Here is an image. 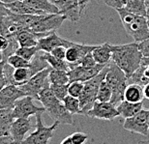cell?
Here are the masks:
<instances>
[{
  "label": "cell",
  "mask_w": 149,
  "mask_h": 144,
  "mask_svg": "<svg viewBox=\"0 0 149 144\" xmlns=\"http://www.w3.org/2000/svg\"><path fill=\"white\" fill-rule=\"evenodd\" d=\"M148 127H149V118H148Z\"/></svg>",
  "instance_id": "cell-53"
},
{
  "label": "cell",
  "mask_w": 149,
  "mask_h": 144,
  "mask_svg": "<svg viewBox=\"0 0 149 144\" xmlns=\"http://www.w3.org/2000/svg\"><path fill=\"white\" fill-rule=\"evenodd\" d=\"M115 47L116 45H111L109 43L97 46L92 51L95 61L101 65H108L111 61V55L113 50L115 49Z\"/></svg>",
  "instance_id": "cell-19"
},
{
  "label": "cell",
  "mask_w": 149,
  "mask_h": 144,
  "mask_svg": "<svg viewBox=\"0 0 149 144\" xmlns=\"http://www.w3.org/2000/svg\"><path fill=\"white\" fill-rule=\"evenodd\" d=\"M46 111L49 113V115L52 117L54 121L58 122L59 124L71 125V126L74 125L73 114L68 111L61 101L57 102V103L54 104L53 106L49 107L47 109H46Z\"/></svg>",
  "instance_id": "cell-17"
},
{
  "label": "cell",
  "mask_w": 149,
  "mask_h": 144,
  "mask_svg": "<svg viewBox=\"0 0 149 144\" xmlns=\"http://www.w3.org/2000/svg\"><path fill=\"white\" fill-rule=\"evenodd\" d=\"M9 65L12 66L14 69H17V68H26L30 66V62L27 61V60L23 59L22 57H20L19 55L17 54H13L11 55L10 57L7 59V61Z\"/></svg>",
  "instance_id": "cell-33"
},
{
  "label": "cell",
  "mask_w": 149,
  "mask_h": 144,
  "mask_svg": "<svg viewBox=\"0 0 149 144\" xmlns=\"http://www.w3.org/2000/svg\"><path fill=\"white\" fill-rule=\"evenodd\" d=\"M146 19H147V23H148V28H149V9L147 10V14H146Z\"/></svg>",
  "instance_id": "cell-49"
},
{
  "label": "cell",
  "mask_w": 149,
  "mask_h": 144,
  "mask_svg": "<svg viewBox=\"0 0 149 144\" xmlns=\"http://www.w3.org/2000/svg\"><path fill=\"white\" fill-rule=\"evenodd\" d=\"M44 14H59L57 6L49 0H22Z\"/></svg>",
  "instance_id": "cell-24"
},
{
  "label": "cell",
  "mask_w": 149,
  "mask_h": 144,
  "mask_svg": "<svg viewBox=\"0 0 149 144\" xmlns=\"http://www.w3.org/2000/svg\"><path fill=\"white\" fill-rule=\"evenodd\" d=\"M5 61H1L0 62V91L4 88L6 85H8V82L6 80L5 74H4V64Z\"/></svg>",
  "instance_id": "cell-41"
},
{
  "label": "cell",
  "mask_w": 149,
  "mask_h": 144,
  "mask_svg": "<svg viewBox=\"0 0 149 144\" xmlns=\"http://www.w3.org/2000/svg\"><path fill=\"white\" fill-rule=\"evenodd\" d=\"M64 20H66V17L61 14L40 15L27 30L36 34L47 35L60 28Z\"/></svg>",
  "instance_id": "cell-5"
},
{
  "label": "cell",
  "mask_w": 149,
  "mask_h": 144,
  "mask_svg": "<svg viewBox=\"0 0 149 144\" xmlns=\"http://www.w3.org/2000/svg\"><path fill=\"white\" fill-rule=\"evenodd\" d=\"M97 46H88L84 44L74 43L72 47L66 49L65 61L69 65V70L76 66H79L82 58L89 52H92Z\"/></svg>",
  "instance_id": "cell-11"
},
{
  "label": "cell",
  "mask_w": 149,
  "mask_h": 144,
  "mask_svg": "<svg viewBox=\"0 0 149 144\" xmlns=\"http://www.w3.org/2000/svg\"><path fill=\"white\" fill-rule=\"evenodd\" d=\"M39 51L37 46L36 47H19V49L16 50V54L19 55L23 59L31 62V60L35 57Z\"/></svg>",
  "instance_id": "cell-31"
},
{
  "label": "cell",
  "mask_w": 149,
  "mask_h": 144,
  "mask_svg": "<svg viewBox=\"0 0 149 144\" xmlns=\"http://www.w3.org/2000/svg\"><path fill=\"white\" fill-rule=\"evenodd\" d=\"M142 53L139 49V43L116 45L111 55V61L121 69L128 79L141 66Z\"/></svg>",
  "instance_id": "cell-1"
},
{
  "label": "cell",
  "mask_w": 149,
  "mask_h": 144,
  "mask_svg": "<svg viewBox=\"0 0 149 144\" xmlns=\"http://www.w3.org/2000/svg\"><path fill=\"white\" fill-rule=\"evenodd\" d=\"M15 120L12 109H0V136H10V128Z\"/></svg>",
  "instance_id": "cell-25"
},
{
  "label": "cell",
  "mask_w": 149,
  "mask_h": 144,
  "mask_svg": "<svg viewBox=\"0 0 149 144\" xmlns=\"http://www.w3.org/2000/svg\"><path fill=\"white\" fill-rule=\"evenodd\" d=\"M116 12L119 15L127 34L131 36L136 43H141L149 38V28L146 17L133 14L125 8L117 9Z\"/></svg>",
  "instance_id": "cell-2"
},
{
  "label": "cell",
  "mask_w": 149,
  "mask_h": 144,
  "mask_svg": "<svg viewBox=\"0 0 149 144\" xmlns=\"http://www.w3.org/2000/svg\"><path fill=\"white\" fill-rule=\"evenodd\" d=\"M144 2H145V5H146L147 9H149V0H144Z\"/></svg>",
  "instance_id": "cell-50"
},
{
  "label": "cell",
  "mask_w": 149,
  "mask_h": 144,
  "mask_svg": "<svg viewBox=\"0 0 149 144\" xmlns=\"http://www.w3.org/2000/svg\"><path fill=\"white\" fill-rule=\"evenodd\" d=\"M19 86L8 84L0 91V109H13L17 100L24 97Z\"/></svg>",
  "instance_id": "cell-15"
},
{
  "label": "cell",
  "mask_w": 149,
  "mask_h": 144,
  "mask_svg": "<svg viewBox=\"0 0 149 144\" xmlns=\"http://www.w3.org/2000/svg\"><path fill=\"white\" fill-rule=\"evenodd\" d=\"M40 101L43 106L45 107V109H47L49 107L53 106L54 104H56L59 100L55 97L54 94L52 93V91L49 88V84L47 85L42 91L39 93V100Z\"/></svg>",
  "instance_id": "cell-28"
},
{
  "label": "cell",
  "mask_w": 149,
  "mask_h": 144,
  "mask_svg": "<svg viewBox=\"0 0 149 144\" xmlns=\"http://www.w3.org/2000/svg\"><path fill=\"white\" fill-rule=\"evenodd\" d=\"M143 99L144 95L142 86L136 84V83H131L127 85L124 92V100L131 102V103H141Z\"/></svg>",
  "instance_id": "cell-23"
},
{
  "label": "cell",
  "mask_w": 149,
  "mask_h": 144,
  "mask_svg": "<svg viewBox=\"0 0 149 144\" xmlns=\"http://www.w3.org/2000/svg\"><path fill=\"white\" fill-rule=\"evenodd\" d=\"M10 13H11V12L9 11L7 8H6L4 3L0 1V19H3L4 17H7Z\"/></svg>",
  "instance_id": "cell-43"
},
{
  "label": "cell",
  "mask_w": 149,
  "mask_h": 144,
  "mask_svg": "<svg viewBox=\"0 0 149 144\" xmlns=\"http://www.w3.org/2000/svg\"><path fill=\"white\" fill-rule=\"evenodd\" d=\"M68 85L69 84H50L49 88L59 101H63L68 95Z\"/></svg>",
  "instance_id": "cell-34"
},
{
  "label": "cell",
  "mask_w": 149,
  "mask_h": 144,
  "mask_svg": "<svg viewBox=\"0 0 149 144\" xmlns=\"http://www.w3.org/2000/svg\"><path fill=\"white\" fill-rule=\"evenodd\" d=\"M49 81L50 84H69L70 79L68 72L50 69L49 74Z\"/></svg>",
  "instance_id": "cell-29"
},
{
  "label": "cell",
  "mask_w": 149,
  "mask_h": 144,
  "mask_svg": "<svg viewBox=\"0 0 149 144\" xmlns=\"http://www.w3.org/2000/svg\"><path fill=\"white\" fill-rule=\"evenodd\" d=\"M138 144H149V140H139Z\"/></svg>",
  "instance_id": "cell-48"
},
{
  "label": "cell",
  "mask_w": 149,
  "mask_h": 144,
  "mask_svg": "<svg viewBox=\"0 0 149 144\" xmlns=\"http://www.w3.org/2000/svg\"><path fill=\"white\" fill-rule=\"evenodd\" d=\"M50 69H52L50 67H47L43 71L39 72L36 74H34L28 81L23 83L22 85H19V88L24 93L25 96H29L34 100H39V93L47 85L49 84V74Z\"/></svg>",
  "instance_id": "cell-7"
},
{
  "label": "cell",
  "mask_w": 149,
  "mask_h": 144,
  "mask_svg": "<svg viewBox=\"0 0 149 144\" xmlns=\"http://www.w3.org/2000/svg\"><path fill=\"white\" fill-rule=\"evenodd\" d=\"M97 64H98V63L95 61L92 52H89L82 58L81 62H80L79 65L82 66V67H84V68H93Z\"/></svg>",
  "instance_id": "cell-36"
},
{
  "label": "cell",
  "mask_w": 149,
  "mask_h": 144,
  "mask_svg": "<svg viewBox=\"0 0 149 144\" xmlns=\"http://www.w3.org/2000/svg\"><path fill=\"white\" fill-rule=\"evenodd\" d=\"M58 126L59 123L55 121L52 126L46 127L43 123L42 113H39L36 115L35 131L27 137H25L22 144H49V140L52 139Z\"/></svg>",
  "instance_id": "cell-6"
},
{
  "label": "cell",
  "mask_w": 149,
  "mask_h": 144,
  "mask_svg": "<svg viewBox=\"0 0 149 144\" xmlns=\"http://www.w3.org/2000/svg\"><path fill=\"white\" fill-rule=\"evenodd\" d=\"M33 128L28 118H16L10 128V136L16 144H22L26 134Z\"/></svg>",
  "instance_id": "cell-16"
},
{
  "label": "cell",
  "mask_w": 149,
  "mask_h": 144,
  "mask_svg": "<svg viewBox=\"0 0 149 144\" xmlns=\"http://www.w3.org/2000/svg\"><path fill=\"white\" fill-rule=\"evenodd\" d=\"M64 106L72 114H79L80 112V104L79 98H74L73 96L67 95L62 101Z\"/></svg>",
  "instance_id": "cell-30"
},
{
  "label": "cell",
  "mask_w": 149,
  "mask_h": 144,
  "mask_svg": "<svg viewBox=\"0 0 149 144\" xmlns=\"http://www.w3.org/2000/svg\"><path fill=\"white\" fill-rule=\"evenodd\" d=\"M111 90L108 85V83L105 81V79L101 82L99 91L97 95L98 102H111Z\"/></svg>",
  "instance_id": "cell-32"
},
{
  "label": "cell",
  "mask_w": 149,
  "mask_h": 144,
  "mask_svg": "<svg viewBox=\"0 0 149 144\" xmlns=\"http://www.w3.org/2000/svg\"><path fill=\"white\" fill-rule=\"evenodd\" d=\"M142 106H143L142 102L141 103H131V102L123 100L116 106V109H117L121 117H123L124 119H127L141 111L142 109Z\"/></svg>",
  "instance_id": "cell-20"
},
{
  "label": "cell",
  "mask_w": 149,
  "mask_h": 144,
  "mask_svg": "<svg viewBox=\"0 0 149 144\" xmlns=\"http://www.w3.org/2000/svg\"><path fill=\"white\" fill-rule=\"evenodd\" d=\"M109 64L93 79L83 82V90L79 100L80 104V112L81 115H87L88 111L92 109L95 102L97 101V95L99 91L101 82L105 79L106 74L109 71Z\"/></svg>",
  "instance_id": "cell-3"
},
{
  "label": "cell",
  "mask_w": 149,
  "mask_h": 144,
  "mask_svg": "<svg viewBox=\"0 0 149 144\" xmlns=\"http://www.w3.org/2000/svg\"><path fill=\"white\" fill-rule=\"evenodd\" d=\"M9 46H10V39L0 35V51L3 53L8 49Z\"/></svg>",
  "instance_id": "cell-42"
},
{
  "label": "cell",
  "mask_w": 149,
  "mask_h": 144,
  "mask_svg": "<svg viewBox=\"0 0 149 144\" xmlns=\"http://www.w3.org/2000/svg\"><path fill=\"white\" fill-rule=\"evenodd\" d=\"M60 144H73L71 136H67L66 138H64L63 140H62V142Z\"/></svg>",
  "instance_id": "cell-46"
},
{
  "label": "cell",
  "mask_w": 149,
  "mask_h": 144,
  "mask_svg": "<svg viewBox=\"0 0 149 144\" xmlns=\"http://www.w3.org/2000/svg\"><path fill=\"white\" fill-rule=\"evenodd\" d=\"M33 100L34 99L29 96H24L17 100L12 109L14 118H29L32 115H37L46 111L44 106H37L33 103Z\"/></svg>",
  "instance_id": "cell-8"
},
{
  "label": "cell",
  "mask_w": 149,
  "mask_h": 144,
  "mask_svg": "<svg viewBox=\"0 0 149 144\" xmlns=\"http://www.w3.org/2000/svg\"><path fill=\"white\" fill-rule=\"evenodd\" d=\"M148 65H149V64H148Z\"/></svg>",
  "instance_id": "cell-54"
},
{
  "label": "cell",
  "mask_w": 149,
  "mask_h": 144,
  "mask_svg": "<svg viewBox=\"0 0 149 144\" xmlns=\"http://www.w3.org/2000/svg\"><path fill=\"white\" fill-rule=\"evenodd\" d=\"M107 65H101L97 64L93 68H84L82 66H76L68 71V76H69L70 82L73 81H80L85 82L87 80L93 79L96 77Z\"/></svg>",
  "instance_id": "cell-14"
},
{
  "label": "cell",
  "mask_w": 149,
  "mask_h": 144,
  "mask_svg": "<svg viewBox=\"0 0 149 144\" xmlns=\"http://www.w3.org/2000/svg\"><path fill=\"white\" fill-rule=\"evenodd\" d=\"M54 4L57 6L59 14L63 15L66 19L72 22H79L82 16L83 12L79 0H56Z\"/></svg>",
  "instance_id": "cell-12"
},
{
  "label": "cell",
  "mask_w": 149,
  "mask_h": 144,
  "mask_svg": "<svg viewBox=\"0 0 149 144\" xmlns=\"http://www.w3.org/2000/svg\"><path fill=\"white\" fill-rule=\"evenodd\" d=\"M3 61V53L0 51V62Z\"/></svg>",
  "instance_id": "cell-51"
},
{
  "label": "cell",
  "mask_w": 149,
  "mask_h": 144,
  "mask_svg": "<svg viewBox=\"0 0 149 144\" xmlns=\"http://www.w3.org/2000/svg\"><path fill=\"white\" fill-rule=\"evenodd\" d=\"M41 51V55L46 61L47 62V64L52 69H54V70H63V71H69V65L68 63L65 61V60H60L54 57L53 55L50 54L49 52H46V51Z\"/></svg>",
  "instance_id": "cell-26"
},
{
  "label": "cell",
  "mask_w": 149,
  "mask_h": 144,
  "mask_svg": "<svg viewBox=\"0 0 149 144\" xmlns=\"http://www.w3.org/2000/svg\"><path fill=\"white\" fill-rule=\"evenodd\" d=\"M142 88H143L144 99H147V100H149V83L145 84L144 86H142Z\"/></svg>",
  "instance_id": "cell-45"
},
{
  "label": "cell",
  "mask_w": 149,
  "mask_h": 144,
  "mask_svg": "<svg viewBox=\"0 0 149 144\" xmlns=\"http://www.w3.org/2000/svg\"><path fill=\"white\" fill-rule=\"evenodd\" d=\"M148 118L149 109H142L136 115L125 119L123 128L132 133L139 134L142 136H149Z\"/></svg>",
  "instance_id": "cell-9"
},
{
  "label": "cell",
  "mask_w": 149,
  "mask_h": 144,
  "mask_svg": "<svg viewBox=\"0 0 149 144\" xmlns=\"http://www.w3.org/2000/svg\"><path fill=\"white\" fill-rule=\"evenodd\" d=\"M22 29H24L19 24L15 22L12 19L11 13L8 15L7 17H4L3 19H0V35L4 36V37L8 39L15 38L17 35V33L22 31Z\"/></svg>",
  "instance_id": "cell-18"
},
{
  "label": "cell",
  "mask_w": 149,
  "mask_h": 144,
  "mask_svg": "<svg viewBox=\"0 0 149 144\" xmlns=\"http://www.w3.org/2000/svg\"><path fill=\"white\" fill-rule=\"evenodd\" d=\"M83 90V82L73 81L68 85V95L73 96L74 98H79Z\"/></svg>",
  "instance_id": "cell-35"
},
{
  "label": "cell",
  "mask_w": 149,
  "mask_h": 144,
  "mask_svg": "<svg viewBox=\"0 0 149 144\" xmlns=\"http://www.w3.org/2000/svg\"><path fill=\"white\" fill-rule=\"evenodd\" d=\"M44 36H46V34H36L27 29H22V31L17 33L16 40L19 43V47H36L38 40Z\"/></svg>",
  "instance_id": "cell-21"
},
{
  "label": "cell",
  "mask_w": 149,
  "mask_h": 144,
  "mask_svg": "<svg viewBox=\"0 0 149 144\" xmlns=\"http://www.w3.org/2000/svg\"><path fill=\"white\" fill-rule=\"evenodd\" d=\"M49 53L57 59L65 60V55H66V47H55V49H53Z\"/></svg>",
  "instance_id": "cell-39"
},
{
  "label": "cell",
  "mask_w": 149,
  "mask_h": 144,
  "mask_svg": "<svg viewBox=\"0 0 149 144\" xmlns=\"http://www.w3.org/2000/svg\"><path fill=\"white\" fill-rule=\"evenodd\" d=\"M105 81L111 90V103L117 106L124 100V92L128 85V77L124 72L119 69L112 61L109 64V71L106 74Z\"/></svg>",
  "instance_id": "cell-4"
},
{
  "label": "cell",
  "mask_w": 149,
  "mask_h": 144,
  "mask_svg": "<svg viewBox=\"0 0 149 144\" xmlns=\"http://www.w3.org/2000/svg\"><path fill=\"white\" fill-rule=\"evenodd\" d=\"M0 144H16L11 136H0Z\"/></svg>",
  "instance_id": "cell-44"
},
{
  "label": "cell",
  "mask_w": 149,
  "mask_h": 144,
  "mask_svg": "<svg viewBox=\"0 0 149 144\" xmlns=\"http://www.w3.org/2000/svg\"><path fill=\"white\" fill-rule=\"evenodd\" d=\"M90 118L106 120V121H112L116 117L120 116L116 106L111 104V102H98L96 101L89 110L87 115Z\"/></svg>",
  "instance_id": "cell-10"
},
{
  "label": "cell",
  "mask_w": 149,
  "mask_h": 144,
  "mask_svg": "<svg viewBox=\"0 0 149 144\" xmlns=\"http://www.w3.org/2000/svg\"><path fill=\"white\" fill-rule=\"evenodd\" d=\"M5 6L11 13L17 15H47L31 7L25 1H15L13 3L5 4Z\"/></svg>",
  "instance_id": "cell-22"
},
{
  "label": "cell",
  "mask_w": 149,
  "mask_h": 144,
  "mask_svg": "<svg viewBox=\"0 0 149 144\" xmlns=\"http://www.w3.org/2000/svg\"><path fill=\"white\" fill-rule=\"evenodd\" d=\"M139 49L142 53V56L149 57V38L139 43Z\"/></svg>",
  "instance_id": "cell-40"
},
{
  "label": "cell",
  "mask_w": 149,
  "mask_h": 144,
  "mask_svg": "<svg viewBox=\"0 0 149 144\" xmlns=\"http://www.w3.org/2000/svg\"><path fill=\"white\" fill-rule=\"evenodd\" d=\"M71 136V138H72L73 144H85L88 139L87 134H85L84 133H80V131L74 133L72 136Z\"/></svg>",
  "instance_id": "cell-37"
},
{
  "label": "cell",
  "mask_w": 149,
  "mask_h": 144,
  "mask_svg": "<svg viewBox=\"0 0 149 144\" xmlns=\"http://www.w3.org/2000/svg\"><path fill=\"white\" fill-rule=\"evenodd\" d=\"M126 2H127V0H105V3L109 7L115 9V10L125 8Z\"/></svg>",
  "instance_id": "cell-38"
},
{
  "label": "cell",
  "mask_w": 149,
  "mask_h": 144,
  "mask_svg": "<svg viewBox=\"0 0 149 144\" xmlns=\"http://www.w3.org/2000/svg\"><path fill=\"white\" fill-rule=\"evenodd\" d=\"M1 2H3L4 4H9V3H13L15 1H22V0H0Z\"/></svg>",
  "instance_id": "cell-47"
},
{
  "label": "cell",
  "mask_w": 149,
  "mask_h": 144,
  "mask_svg": "<svg viewBox=\"0 0 149 144\" xmlns=\"http://www.w3.org/2000/svg\"><path fill=\"white\" fill-rule=\"evenodd\" d=\"M49 1H50V2H52V3H53V4H54V3H55V1H56V0H49Z\"/></svg>",
  "instance_id": "cell-52"
},
{
  "label": "cell",
  "mask_w": 149,
  "mask_h": 144,
  "mask_svg": "<svg viewBox=\"0 0 149 144\" xmlns=\"http://www.w3.org/2000/svg\"><path fill=\"white\" fill-rule=\"evenodd\" d=\"M125 9L133 14L143 17H146L148 10L144 0H127Z\"/></svg>",
  "instance_id": "cell-27"
},
{
  "label": "cell",
  "mask_w": 149,
  "mask_h": 144,
  "mask_svg": "<svg viewBox=\"0 0 149 144\" xmlns=\"http://www.w3.org/2000/svg\"><path fill=\"white\" fill-rule=\"evenodd\" d=\"M74 44V42L65 40V39L56 34V31H54L50 32L47 35L39 39L37 47L39 50H42V51L50 52L53 49L57 47H64L68 49V47H72Z\"/></svg>",
  "instance_id": "cell-13"
}]
</instances>
